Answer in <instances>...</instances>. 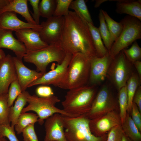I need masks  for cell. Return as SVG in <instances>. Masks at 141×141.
<instances>
[{
    "label": "cell",
    "instance_id": "obj_1",
    "mask_svg": "<svg viewBox=\"0 0 141 141\" xmlns=\"http://www.w3.org/2000/svg\"><path fill=\"white\" fill-rule=\"evenodd\" d=\"M64 17L59 43L66 53H80L91 58L97 56L86 22L74 11H69Z\"/></svg>",
    "mask_w": 141,
    "mask_h": 141
},
{
    "label": "cell",
    "instance_id": "obj_2",
    "mask_svg": "<svg viewBox=\"0 0 141 141\" xmlns=\"http://www.w3.org/2000/svg\"><path fill=\"white\" fill-rule=\"evenodd\" d=\"M96 92V86L88 85L68 90L61 102L63 109L71 117L87 114L91 109Z\"/></svg>",
    "mask_w": 141,
    "mask_h": 141
},
{
    "label": "cell",
    "instance_id": "obj_3",
    "mask_svg": "<svg viewBox=\"0 0 141 141\" xmlns=\"http://www.w3.org/2000/svg\"><path fill=\"white\" fill-rule=\"evenodd\" d=\"M91 58L80 53L72 55L65 79L59 87L68 90L87 85Z\"/></svg>",
    "mask_w": 141,
    "mask_h": 141
},
{
    "label": "cell",
    "instance_id": "obj_4",
    "mask_svg": "<svg viewBox=\"0 0 141 141\" xmlns=\"http://www.w3.org/2000/svg\"><path fill=\"white\" fill-rule=\"evenodd\" d=\"M64 133L68 141H107V133L97 137L91 132L86 114L76 117L63 116Z\"/></svg>",
    "mask_w": 141,
    "mask_h": 141
},
{
    "label": "cell",
    "instance_id": "obj_5",
    "mask_svg": "<svg viewBox=\"0 0 141 141\" xmlns=\"http://www.w3.org/2000/svg\"><path fill=\"white\" fill-rule=\"evenodd\" d=\"M66 53L59 43L49 45L40 50L33 51H27L23 58L26 62L35 65L37 72L44 74L48 65L52 62L57 64L63 60Z\"/></svg>",
    "mask_w": 141,
    "mask_h": 141
},
{
    "label": "cell",
    "instance_id": "obj_6",
    "mask_svg": "<svg viewBox=\"0 0 141 141\" xmlns=\"http://www.w3.org/2000/svg\"><path fill=\"white\" fill-rule=\"evenodd\" d=\"M120 22L123 25L122 30L109 52V56L113 59L136 40L141 38L140 21L136 17L127 15Z\"/></svg>",
    "mask_w": 141,
    "mask_h": 141
},
{
    "label": "cell",
    "instance_id": "obj_7",
    "mask_svg": "<svg viewBox=\"0 0 141 141\" xmlns=\"http://www.w3.org/2000/svg\"><path fill=\"white\" fill-rule=\"evenodd\" d=\"M60 101V99L54 95L49 97H41L29 94L27 98L28 104L23 109L21 113L30 111H34L38 117V122L41 125L44 123L45 119L56 113L71 117L63 109L56 106V104Z\"/></svg>",
    "mask_w": 141,
    "mask_h": 141
},
{
    "label": "cell",
    "instance_id": "obj_8",
    "mask_svg": "<svg viewBox=\"0 0 141 141\" xmlns=\"http://www.w3.org/2000/svg\"><path fill=\"white\" fill-rule=\"evenodd\" d=\"M131 64L121 51L112 60L110 64L107 77L119 90L126 85L133 72Z\"/></svg>",
    "mask_w": 141,
    "mask_h": 141
},
{
    "label": "cell",
    "instance_id": "obj_9",
    "mask_svg": "<svg viewBox=\"0 0 141 141\" xmlns=\"http://www.w3.org/2000/svg\"><path fill=\"white\" fill-rule=\"evenodd\" d=\"M117 107V102L109 87L104 86L96 95L90 110L86 115L90 120L93 119L116 110Z\"/></svg>",
    "mask_w": 141,
    "mask_h": 141
},
{
    "label": "cell",
    "instance_id": "obj_10",
    "mask_svg": "<svg viewBox=\"0 0 141 141\" xmlns=\"http://www.w3.org/2000/svg\"><path fill=\"white\" fill-rule=\"evenodd\" d=\"M72 56L71 54L66 53L61 63L57 64L55 68L44 74L40 78L29 85L28 87L37 85H50L59 87L65 79L68 67Z\"/></svg>",
    "mask_w": 141,
    "mask_h": 141
},
{
    "label": "cell",
    "instance_id": "obj_11",
    "mask_svg": "<svg viewBox=\"0 0 141 141\" xmlns=\"http://www.w3.org/2000/svg\"><path fill=\"white\" fill-rule=\"evenodd\" d=\"M64 16H52L42 22L39 32L41 39L49 45L59 43L62 33Z\"/></svg>",
    "mask_w": 141,
    "mask_h": 141
},
{
    "label": "cell",
    "instance_id": "obj_12",
    "mask_svg": "<svg viewBox=\"0 0 141 141\" xmlns=\"http://www.w3.org/2000/svg\"><path fill=\"white\" fill-rule=\"evenodd\" d=\"M17 79L13 57L6 55L4 51L0 53V96L8 94L9 87Z\"/></svg>",
    "mask_w": 141,
    "mask_h": 141
},
{
    "label": "cell",
    "instance_id": "obj_13",
    "mask_svg": "<svg viewBox=\"0 0 141 141\" xmlns=\"http://www.w3.org/2000/svg\"><path fill=\"white\" fill-rule=\"evenodd\" d=\"M120 125L121 122L119 113L116 110L98 118L90 120L89 126L95 136L100 137L107 134L112 128Z\"/></svg>",
    "mask_w": 141,
    "mask_h": 141
},
{
    "label": "cell",
    "instance_id": "obj_14",
    "mask_svg": "<svg viewBox=\"0 0 141 141\" xmlns=\"http://www.w3.org/2000/svg\"><path fill=\"white\" fill-rule=\"evenodd\" d=\"M109 54L102 57L97 56L90 59V67L87 85L96 86L107 78L108 70L112 60Z\"/></svg>",
    "mask_w": 141,
    "mask_h": 141
},
{
    "label": "cell",
    "instance_id": "obj_15",
    "mask_svg": "<svg viewBox=\"0 0 141 141\" xmlns=\"http://www.w3.org/2000/svg\"><path fill=\"white\" fill-rule=\"evenodd\" d=\"M63 116L56 113L46 119L44 141H68L64 133Z\"/></svg>",
    "mask_w": 141,
    "mask_h": 141
},
{
    "label": "cell",
    "instance_id": "obj_16",
    "mask_svg": "<svg viewBox=\"0 0 141 141\" xmlns=\"http://www.w3.org/2000/svg\"><path fill=\"white\" fill-rule=\"evenodd\" d=\"M17 39L24 45L27 51H37L49 45L41 38L39 32L27 28L16 31Z\"/></svg>",
    "mask_w": 141,
    "mask_h": 141
},
{
    "label": "cell",
    "instance_id": "obj_17",
    "mask_svg": "<svg viewBox=\"0 0 141 141\" xmlns=\"http://www.w3.org/2000/svg\"><path fill=\"white\" fill-rule=\"evenodd\" d=\"M17 79L22 91H26L28 86L42 77L44 74L31 69L24 64L22 58L13 57Z\"/></svg>",
    "mask_w": 141,
    "mask_h": 141
},
{
    "label": "cell",
    "instance_id": "obj_18",
    "mask_svg": "<svg viewBox=\"0 0 141 141\" xmlns=\"http://www.w3.org/2000/svg\"><path fill=\"white\" fill-rule=\"evenodd\" d=\"M0 27L15 31L30 28L39 32L42 27L40 25H33L21 20L14 12L6 11L0 14Z\"/></svg>",
    "mask_w": 141,
    "mask_h": 141
},
{
    "label": "cell",
    "instance_id": "obj_19",
    "mask_svg": "<svg viewBox=\"0 0 141 141\" xmlns=\"http://www.w3.org/2000/svg\"><path fill=\"white\" fill-rule=\"evenodd\" d=\"M13 32L0 27V49L10 50L14 52L16 57L23 58L27 50L24 44L14 37Z\"/></svg>",
    "mask_w": 141,
    "mask_h": 141
},
{
    "label": "cell",
    "instance_id": "obj_20",
    "mask_svg": "<svg viewBox=\"0 0 141 141\" xmlns=\"http://www.w3.org/2000/svg\"><path fill=\"white\" fill-rule=\"evenodd\" d=\"M116 12L119 14H126L141 21V1L121 0L116 3Z\"/></svg>",
    "mask_w": 141,
    "mask_h": 141
},
{
    "label": "cell",
    "instance_id": "obj_21",
    "mask_svg": "<svg viewBox=\"0 0 141 141\" xmlns=\"http://www.w3.org/2000/svg\"><path fill=\"white\" fill-rule=\"evenodd\" d=\"M28 1L27 0H10L7 5L0 10V14L6 11L13 12L21 15L27 22L37 25L29 12Z\"/></svg>",
    "mask_w": 141,
    "mask_h": 141
},
{
    "label": "cell",
    "instance_id": "obj_22",
    "mask_svg": "<svg viewBox=\"0 0 141 141\" xmlns=\"http://www.w3.org/2000/svg\"><path fill=\"white\" fill-rule=\"evenodd\" d=\"M29 94L27 91H22L16 98L14 105L10 107L9 121L13 127L14 128L24 107L27 102V98Z\"/></svg>",
    "mask_w": 141,
    "mask_h": 141
},
{
    "label": "cell",
    "instance_id": "obj_23",
    "mask_svg": "<svg viewBox=\"0 0 141 141\" xmlns=\"http://www.w3.org/2000/svg\"><path fill=\"white\" fill-rule=\"evenodd\" d=\"M89 30L97 56L102 57L109 54V52L102 40L98 28L93 24L86 22Z\"/></svg>",
    "mask_w": 141,
    "mask_h": 141
},
{
    "label": "cell",
    "instance_id": "obj_24",
    "mask_svg": "<svg viewBox=\"0 0 141 141\" xmlns=\"http://www.w3.org/2000/svg\"><path fill=\"white\" fill-rule=\"evenodd\" d=\"M125 134L132 141H141V134L132 119L129 113H127L123 122L121 124Z\"/></svg>",
    "mask_w": 141,
    "mask_h": 141
},
{
    "label": "cell",
    "instance_id": "obj_25",
    "mask_svg": "<svg viewBox=\"0 0 141 141\" xmlns=\"http://www.w3.org/2000/svg\"><path fill=\"white\" fill-rule=\"evenodd\" d=\"M140 82L141 79L138 74L133 72L127 82L126 86L128 99L127 112L129 113H130L134 96L137 88L140 85Z\"/></svg>",
    "mask_w": 141,
    "mask_h": 141
},
{
    "label": "cell",
    "instance_id": "obj_26",
    "mask_svg": "<svg viewBox=\"0 0 141 141\" xmlns=\"http://www.w3.org/2000/svg\"><path fill=\"white\" fill-rule=\"evenodd\" d=\"M38 117L33 113H22L14 128L17 134L21 133L24 129L29 125L38 122Z\"/></svg>",
    "mask_w": 141,
    "mask_h": 141
},
{
    "label": "cell",
    "instance_id": "obj_27",
    "mask_svg": "<svg viewBox=\"0 0 141 141\" xmlns=\"http://www.w3.org/2000/svg\"><path fill=\"white\" fill-rule=\"evenodd\" d=\"M69 8L74 10V11L86 22L93 24L84 0H73Z\"/></svg>",
    "mask_w": 141,
    "mask_h": 141
},
{
    "label": "cell",
    "instance_id": "obj_28",
    "mask_svg": "<svg viewBox=\"0 0 141 141\" xmlns=\"http://www.w3.org/2000/svg\"><path fill=\"white\" fill-rule=\"evenodd\" d=\"M102 10L113 44L121 32L123 28L121 22H118L113 20L105 11L102 9Z\"/></svg>",
    "mask_w": 141,
    "mask_h": 141
},
{
    "label": "cell",
    "instance_id": "obj_29",
    "mask_svg": "<svg viewBox=\"0 0 141 141\" xmlns=\"http://www.w3.org/2000/svg\"><path fill=\"white\" fill-rule=\"evenodd\" d=\"M98 18L100 23V26L98 28V30L104 46L109 52L113 43L111 41L110 34L105 22L102 9H100L99 10Z\"/></svg>",
    "mask_w": 141,
    "mask_h": 141
},
{
    "label": "cell",
    "instance_id": "obj_30",
    "mask_svg": "<svg viewBox=\"0 0 141 141\" xmlns=\"http://www.w3.org/2000/svg\"><path fill=\"white\" fill-rule=\"evenodd\" d=\"M118 102L120 109L119 114L121 124L126 117L128 107V99L126 85L119 90Z\"/></svg>",
    "mask_w": 141,
    "mask_h": 141
},
{
    "label": "cell",
    "instance_id": "obj_31",
    "mask_svg": "<svg viewBox=\"0 0 141 141\" xmlns=\"http://www.w3.org/2000/svg\"><path fill=\"white\" fill-rule=\"evenodd\" d=\"M56 5V0H42L39 5L40 16L48 19L53 16Z\"/></svg>",
    "mask_w": 141,
    "mask_h": 141
},
{
    "label": "cell",
    "instance_id": "obj_32",
    "mask_svg": "<svg viewBox=\"0 0 141 141\" xmlns=\"http://www.w3.org/2000/svg\"><path fill=\"white\" fill-rule=\"evenodd\" d=\"M8 93L0 96V125H10V107L8 104Z\"/></svg>",
    "mask_w": 141,
    "mask_h": 141
},
{
    "label": "cell",
    "instance_id": "obj_33",
    "mask_svg": "<svg viewBox=\"0 0 141 141\" xmlns=\"http://www.w3.org/2000/svg\"><path fill=\"white\" fill-rule=\"evenodd\" d=\"M122 51L128 60L132 64L141 60V48L136 41L133 42L130 48L127 49H125Z\"/></svg>",
    "mask_w": 141,
    "mask_h": 141
},
{
    "label": "cell",
    "instance_id": "obj_34",
    "mask_svg": "<svg viewBox=\"0 0 141 141\" xmlns=\"http://www.w3.org/2000/svg\"><path fill=\"white\" fill-rule=\"evenodd\" d=\"M22 92L18 79L13 81L11 83L8 93V104L9 107L13 106L15 100Z\"/></svg>",
    "mask_w": 141,
    "mask_h": 141
},
{
    "label": "cell",
    "instance_id": "obj_35",
    "mask_svg": "<svg viewBox=\"0 0 141 141\" xmlns=\"http://www.w3.org/2000/svg\"><path fill=\"white\" fill-rule=\"evenodd\" d=\"M56 5L53 16H64L68 14L72 0H56Z\"/></svg>",
    "mask_w": 141,
    "mask_h": 141
},
{
    "label": "cell",
    "instance_id": "obj_36",
    "mask_svg": "<svg viewBox=\"0 0 141 141\" xmlns=\"http://www.w3.org/2000/svg\"><path fill=\"white\" fill-rule=\"evenodd\" d=\"M0 135L7 138L9 141H20L15 135L14 128L10 125H0Z\"/></svg>",
    "mask_w": 141,
    "mask_h": 141
},
{
    "label": "cell",
    "instance_id": "obj_37",
    "mask_svg": "<svg viewBox=\"0 0 141 141\" xmlns=\"http://www.w3.org/2000/svg\"><path fill=\"white\" fill-rule=\"evenodd\" d=\"M124 134L121 125L117 126L108 132L107 141H121Z\"/></svg>",
    "mask_w": 141,
    "mask_h": 141
},
{
    "label": "cell",
    "instance_id": "obj_38",
    "mask_svg": "<svg viewBox=\"0 0 141 141\" xmlns=\"http://www.w3.org/2000/svg\"><path fill=\"white\" fill-rule=\"evenodd\" d=\"M34 124L29 125L23 130L22 133L24 141H39L35 131Z\"/></svg>",
    "mask_w": 141,
    "mask_h": 141
},
{
    "label": "cell",
    "instance_id": "obj_39",
    "mask_svg": "<svg viewBox=\"0 0 141 141\" xmlns=\"http://www.w3.org/2000/svg\"><path fill=\"white\" fill-rule=\"evenodd\" d=\"M130 113L131 117L139 131L141 132V113L137 105L133 102Z\"/></svg>",
    "mask_w": 141,
    "mask_h": 141
},
{
    "label": "cell",
    "instance_id": "obj_40",
    "mask_svg": "<svg viewBox=\"0 0 141 141\" xmlns=\"http://www.w3.org/2000/svg\"><path fill=\"white\" fill-rule=\"evenodd\" d=\"M37 96L41 97H48L54 95L52 89L47 85H42L37 87L36 90Z\"/></svg>",
    "mask_w": 141,
    "mask_h": 141
},
{
    "label": "cell",
    "instance_id": "obj_41",
    "mask_svg": "<svg viewBox=\"0 0 141 141\" xmlns=\"http://www.w3.org/2000/svg\"><path fill=\"white\" fill-rule=\"evenodd\" d=\"M32 6L33 12L32 14V18L37 25L39 24V18L40 16L39 9V0H28Z\"/></svg>",
    "mask_w": 141,
    "mask_h": 141
},
{
    "label": "cell",
    "instance_id": "obj_42",
    "mask_svg": "<svg viewBox=\"0 0 141 141\" xmlns=\"http://www.w3.org/2000/svg\"><path fill=\"white\" fill-rule=\"evenodd\" d=\"M133 102L137 105L141 113V87L140 85L138 87L135 93Z\"/></svg>",
    "mask_w": 141,
    "mask_h": 141
},
{
    "label": "cell",
    "instance_id": "obj_43",
    "mask_svg": "<svg viewBox=\"0 0 141 141\" xmlns=\"http://www.w3.org/2000/svg\"><path fill=\"white\" fill-rule=\"evenodd\" d=\"M133 64L136 69L140 79H141V61H137L134 62Z\"/></svg>",
    "mask_w": 141,
    "mask_h": 141
},
{
    "label": "cell",
    "instance_id": "obj_44",
    "mask_svg": "<svg viewBox=\"0 0 141 141\" xmlns=\"http://www.w3.org/2000/svg\"><path fill=\"white\" fill-rule=\"evenodd\" d=\"M10 1V0H0V10L7 5Z\"/></svg>",
    "mask_w": 141,
    "mask_h": 141
},
{
    "label": "cell",
    "instance_id": "obj_45",
    "mask_svg": "<svg viewBox=\"0 0 141 141\" xmlns=\"http://www.w3.org/2000/svg\"><path fill=\"white\" fill-rule=\"evenodd\" d=\"M121 141H132L128 137L126 136L124 133Z\"/></svg>",
    "mask_w": 141,
    "mask_h": 141
},
{
    "label": "cell",
    "instance_id": "obj_46",
    "mask_svg": "<svg viewBox=\"0 0 141 141\" xmlns=\"http://www.w3.org/2000/svg\"><path fill=\"white\" fill-rule=\"evenodd\" d=\"M0 141H8L5 137L0 135Z\"/></svg>",
    "mask_w": 141,
    "mask_h": 141
},
{
    "label": "cell",
    "instance_id": "obj_47",
    "mask_svg": "<svg viewBox=\"0 0 141 141\" xmlns=\"http://www.w3.org/2000/svg\"><path fill=\"white\" fill-rule=\"evenodd\" d=\"M55 141V140H53V141Z\"/></svg>",
    "mask_w": 141,
    "mask_h": 141
}]
</instances>
